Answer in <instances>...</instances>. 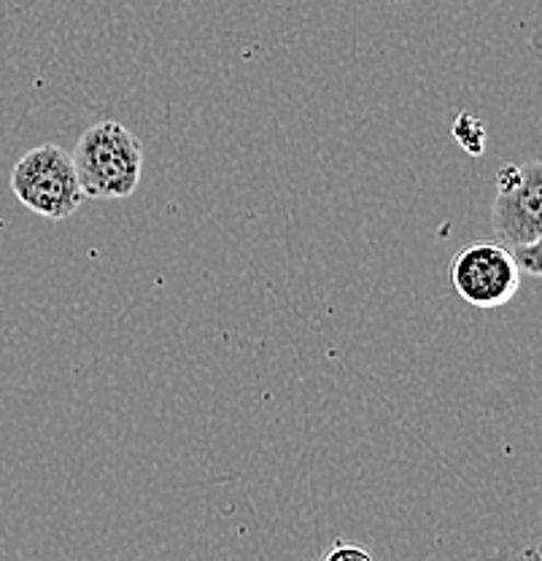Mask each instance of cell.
Masks as SVG:
<instances>
[{"label":"cell","mask_w":542,"mask_h":561,"mask_svg":"<svg viewBox=\"0 0 542 561\" xmlns=\"http://www.w3.org/2000/svg\"><path fill=\"white\" fill-rule=\"evenodd\" d=\"M11 192L33 214L62 221L84 203L71 151L44 144L20 157L11 171Z\"/></svg>","instance_id":"obj_3"},{"label":"cell","mask_w":542,"mask_h":561,"mask_svg":"<svg viewBox=\"0 0 542 561\" xmlns=\"http://www.w3.org/2000/svg\"><path fill=\"white\" fill-rule=\"evenodd\" d=\"M84 197L122 201L141 184L143 146L122 122L103 119L81 133L71 151Z\"/></svg>","instance_id":"obj_2"},{"label":"cell","mask_w":542,"mask_h":561,"mask_svg":"<svg viewBox=\"0 0 542 561\" xmlns=\"http://www.w3.org/2000/svg\"><path fill=\"white\" fill-rule=\"evenodd\" d=\"M453 138L459 140L464 151L472 157H481L486 149V130H483V122L475 119L472 114H459L453 122Z\"/></svg>","instance_id":"obj_5"},{"label":"cell","mask_w":542,"mask_h":561,"mask_svg":"<svg viewBox=\"0 0 542 561\" xmlns=\"http://www.w3.org/2000/svg\"><path fill=\"white\" fill-rule=\"evenodd\" d=\"M497 195L492 203V230L518 262L538 278L542 241V165L538 160L505 165L497 171Z\"/></svg>","instance_id":"obj_1"},{"label":"cell","mask_w":542,"mask_h":561,"mask_svg":"<svg viewBox=\"0 0 542 561\" xmlns=\"http://www.w3.org/2000/svg\"><path fill=\"white\" fill-rule=\"evenodd\" d=\"M322 561H376L370 551H365L361 546H354V542L337 540L330 551H324Z\"/></svg>","instance_id":"obj_6"},{"label":"cell","mask_w":542,"mask_h":561,"mask_svg":"<svg viewBox=\"0 0 542 561\" xmlns=\"http://www.w3.org/2000/svg\"><path fill=\"white\" fill-rule=\"evenodd\" d=\"M451 284L472 308H503L521 289V267L505 245L472 243L453 256Z\"/></svg>","instance_id":"obj_4"}]
</instances>
